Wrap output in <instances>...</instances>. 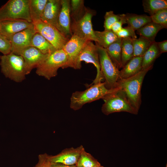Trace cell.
Listing matches in <instances>:
<instances>
[{"mask_svg":"<svg viewBox=\"0 0 167 167\" xmlns=\"http://www.w3.org/2000/svg\"><path fill=\"white\" fill-rule=\"evenodd\" d=\"M82 61L92 63L96 68V77L91 84L102 82L104 79L101 71L97 47L92 41H88L84 44L77 59L75 69L81 68Z\"/></svg>","mask_w":167,"mask_h":167,"instance_id":"cell-8","label":"cell"},{"mask_svg":"<svg viewBox=\"0 0 167 167\" xmlns=\"http://www.w3.org/2000/svg\"><path fill=\"white\" fill-rule=\"evenodd\" d=\"M122 14H115L113 11L106 12L104 16V27L105 30H111L112 25L122 17Z\"/></svg>","mask_w":167,"mask_h":167,"instance_id":"cell-32","label":"cell"},{"mask_svg":"<svg viewBox=\"0 0 167 167\" xmlns=\"http://www.w3.org/2000/svg\"><path fill=\"white\" fill-rule=\"evenodd\" d=\"M152 42L142 36H140L138 38L132 39L134 57H142Z\"/></svg>","mask_w":167,"mask_h":167,"instance_id":"cell-29","label":"cell"},{"mask_svg":"<svg viewBox=\"0 0 167 167\" xmlns=\"http://www.w3.org/2000/svg\"><path fill=\"white\" fill-rule=\"evenodd\" d=\"M31 45L44 54H50L57 50L45 38L37 32L32 37Z\"/></svg>","mask_w":167,"mask_h":167,"instance_id":"cell-19","label":"cell"},{"mask_svg":"<svg viewBox=\"0 0 167 167\" xmlns=\"http://www.w3.org/2000/svg\"><path fill=\"white\" fill-rule=\"evenodd\" d=\"M84 149L82 145L77 148H66L55 156H50L51 162L67 165H77L80 154Z\"/></svg>","mask_w":167,"mask_h":167,"instance_id":"cell-16","label":"cell"},{"mask_svg":"<svg viewBox=\"0 0 167 167\" xmlns=\"http://www.w3.org/2000/svg\"><path fill=\"white\" fill-rule=\"evenodd\" d=\"M48 0H29L30 14L32 23L41 20Z\"/></svg>","mask_w":167,"mask_h":167,"instance_id":"cell-25","label":"cell"},{"mask_svg":"<svg viewBox=\"0 0 167 167\" xmlns=\"http://www.w3.org/2000/svg\"><path fill=\"white\" fill-rule=\"evenodd\" d=\"M161 54L157 46V42H152L142 56V69L153 66L156 59Z\"/></svg>","mask_w":167,"mask_h":167,"instance_id":"cell-21","label":"cell"},{"mask_svg":"<svg viewBox=\"0 0 167 167\" xmlns=\"http://www.w3.org/2000/svg\"><path fill=\"white\" fill-rule=\"evenodd\" d=\"M150 16L152 22L167 28V8L160 10Z\"/></svg>","mask_w":167,"mask_h":167,"instance_id":"cell-31","label":"cell"},{"mask_svg":"<svg viewBox=\"0 0 167 167\" xmlns=\"http://www.w3.org/2000/svg\"><path fill=\"white\" fill-rule=\"evenodd\" d=\"M52 167H77L76 165H67L61 163H52Z\"/></svg>","mask_w":167,"mask_h":167,"instance_id":"cell-38","label":"cell"},{"mask_svg":"<svg viewBox=\"0 0 167 167\" xmlns=\"http://www.w3.org/2000/svg\"><path fill=\"white\" fill-rule=\"evenodd\" d=\"M88 41V40L72 35L64 46L62 49L66 54L68 59L66 68L70 67L75 69L78 57Z\"/></svg>","mask_w":167,"mask_h":167,"instance_id":"cell-12","label":"cell"},{"mask_svg":"<svg viewBox=\"0 0 167 167\" xmlns=\"http://www.w3.org/2000/svg\"><path fill=\"white\" fill-rule=\"evenodd\" d=\"M126 24L125 14H122L120 20L115 22L112 26L111 30L115 34L120 31L122 28L123 24Z\"/></svg>","mask_w":167,"mask_h":167,"instance_id":"cell-36","label":"cell"},{"mask_svg":"<svg viewBox=\"0 0 167 167\" xmlns=\"http://www.w3.org/2000/svg\"><path fill=\"white\" fill-rule=\"evenodd\" d=\"M11 47L9 40L0 33V52L3 55L8 54L11 52Z\"/></svg>","mask_w":167,"mask_h":167,"instance_id":"cell-34","label":"cell"},{"mask_svg":"<svg viewBox=\"0 0 167 167\" xmlns=\"http://www.w3.org/2000/svg\"><path fill=\"white\" fill-rule=\"evenodd\" d=\"M94 167H104L103 166H102L101 164H100L95 166Z\"/></svg>","mask_w":167,"mask_h":167,"instance_id":"cell-39","label":"cell"},{"mask_svg":"<svg viewBox=\"0 0 167 167\" xmlns=\"http://www.w3.org/2000/svg\"><path fill=\"white\" fill-rule=\"evenodd\" d=\"M94 32L97 40L96 43L104 49L106 48L118 38L111 30L94 31Z\"/></svg>","mask_w":167,"mask_h":167,"instance_id":"cell-23","label":"cell"},{"mask_svg":"<svg viewBox=\"0 0 167 167\" xmlns=\"http://www.w3.org/2000/svg\"><path fill=\"white\" fill-rule=\"evenodd\" d=\"M2 72L6 77L16 82H21L26 75L24 60L20 55L11 52L0 56Z\"/></svg>","mask_w":167,"mask_h":167,"instance_id":"cell-4","label":"cell"},{"mask_svg":"<svg viewBox=\"0 0 167 167\" xmlns=\"http://www.w3.org/2000/svg\"><path fill=\"white\" fill-rule=\"evenodd\" d=\"M125 14L126 24L135 31L137 30L147 24L152 22L150 16L146 15L132 13Z\"/></svg>","mask_w":167,"mask_h":167,"instance_id":"cell-20","label":"cell"},{"mask_svg":"<svg viewBox=\"0 0 167 167\" xmlns=\"http://www.w3.org/2000/svg\"><path fill=\"white\" fill-rule=\"evenodd\" d=\"M117 88L115 91L106 95L102 99L104 101L101 107L102 112L107 115L121 112L137 114L139 111L133 106L124 92Z\"/></svg>","mask_w":167,"mask_h":167,"instance_id":"cell-3","label":"cell"},{"mask_svg":"<svg viewBox=\"0 0 167 167\" xmlns=\"http://www.w3.org/2000/svg\"><path fill=\"white\" fill-rule=\"evenodd\" d=\"M122 39L118 38L108 47L105 49L112 61L119 69L122 67L121 59Z\"/></svg>","mask_w":167,"mask_h":167,"instance_id":"cell-24","label":"cell"},{"mask_svg":"<svg viewBox=\"0 0 167 167\" xmlns=\"http://www.w3.org/2000/svg\"><path fill=\"white\" fill-rule=\"evenodd\" d=\"M142 57H134L120 71L119 79H126L135 75L142 69Z\"/></svg>","mask_w":167,"mask_h":167,"instance_id":"cell-18","label":"cell"},{"mask_svg":"<svg viewBox=\"0 0 167 167\" xmlns=\"http://www.w3.org/2000/svg\"><path fill=\"white\" fill-rule=\"evenodd\" d=\"M121 59L123 67L134 57V50L132 39H122L121 44Z\"/></svg>","mask_w":167,"mask_h":167,"instance_id":"cell-26","label":"cell"},{"mask_svg":"<svg viewBox=\"0 0 167 167\" xmlns=\"http://www.w3.org/2000/svg\"><path fill=\"white\" fill-rule=\"evenodd\" d=\"M96 13L94 11L86 8L83 16L77 21H72L71 24L72 34L82 39L96 42L92 23V18Z\"/></svg>","mask_w":167,"mask_h":167,"instance_id":"cell-9","label":"cell"},{"mask_svg":"<svg viewBox=\"0 0 167 167\" xmlns=\"http://www.w3.org/2000/svg\"><path fill=\"white\" fill-rule=\"evenodd\" d=\"M67 56L62 49L56 50L48 57L36 68V74L49 80L56 76L60 68H66Z\"/></svg>","mask_w":167,"mask_h":167,"instance_id":"cell-5","label":"cell"},{"mask_svg":"<svg viewBox=\"0 0 167 167\" xmlns=\"http://www.w3.org/2000/svg\"><path fill=\"white\" fill-rule=\"evenodd\" d=\"M166 167H167V165H166Z\"/></svg>","mask_w":167,"mask_h":167,"instance_id":"cell-41","label":"cell"},{"mask_svg":"<svg viewBox=\"0 0 167 167\" xmlns=\"http://www.w3.org/2000/svg\"><path fill=\"white\" fill-rule=\"evenodd\" d=\"M100 164L96 159L84 149L80 154L77 165L83 167H94Z\"/></svg>","mask_w":167,"mask_h":167,"instance_id":"cell-30","label":"cell"},{"mask_svg":"<svg viewBox=\"0 0 167 167\" xmlns=\"http://www.w3.org/2000/svg\"><path fill=\"white\" fill-rule=\"evenodd\" d=\"M32 23L36 31L45 38L57 50L62 49L69 40L55 27L40 20Z\"/></svg>","mask_w":167,"mask_h":167,"instance_id":"cell-10","label":"cell"},{"mask_svg":"<svg viewBox=\"0 0 167 167\" xmlns=\"http://www.w3.org/2000/svg\"><path fill=\"white\" fill-rule=\"evenodd\" d=\"M164 28H165L162 25L152 21L137 30V33L153 42L155 41V39L158 32Z\"/></svg>","mask_w":167,"mask_h":167,"instance_id":"cell-22","label":"cell"},{"mask_svg":"<svg viewBox=\"0 0 167 167\" xmlns=\"http://www.w3.org/2000/svg\"><path fill=\"white\" fill-rule=\"evenodd\" d=\"M77 167H83L80 166H77Z\"/></svg>","mask_w":167,"mask_h":167,"instance_id":"cell-40","label":"cell"},{"mask_svg":"<svg viewBox=\"0 0 167 167\" xmlns=\"http://www.w3.org/2000/svg\"><path fill=\"white\" fill-rule=\"evenodd\" d=\"M96 45L101 71L105 80V86L108 89L115 88L119 80L120 71L110 59L105 49L96 44Z\"/></svg>","mask_w":167,"mask_h":167,"instance_id":"cell-7","label":"cell"},{"mask_svg":"<svg viewBox=\"0 0 167 167\" xmlns=\"http://www.w3.org/2000/svg\"><path fill=\"white\" fill-rule=\"evenodd\" d=\"M157 46L161 54L167 52V40L157 42Z\"/></svg>","mask_w":167,"mask_h":167,"instance_id":"cell-37","label":"cell"},{"mask_svg":"<svg viewBox=\"0 0 167 167\" xmlns=\"http://www.w3.org/2000/svg\"><path fill=\"white\" fill-rule=\"evenodd\" d=\"M21 56L24 61L26 75L37 67L49 54H44L36 48L29 46L20 51L17 54Z\"/></svg>","mask_w":167,"mask_h":167,"instance_id":"cell-11","label":"cell"},{"mask_svg":"<svg viewBox=\"0 0 167 167\" xmlns=\"http://www.w3.org/2000/svg\"><path fill=\"white\" fill-rule=\"evenodd\" d=\"M86 7L83 0H71L70 2V15L72 21L79 19L84 14Z\"/></svg>","mask_w":167,"mask_h":167,"instance_id":"cell-28","label":"cell"},{"mask_svg":"<svg viewBox=\"0 0 167 167\" xmlns=\"http://www.w3.org/2000/svg\"><path fill=\"white\" fill-rule=\"evenodd\" d=\"M33 27L32 23L24 19L3 20L0 22V33L9 39L15 33Z\"/></svg>","mask_w":167,"mask_h":167,"instance_id":"cell-14","label":"cell"},{"mask_svg":"<svg viewBox=\"0 0 167 167\" xmlns=\"http://www.w3.org/2000/svg\"><path fill=\"white\" fill-rule=\"evenodd\" d=\"M38 163L34 167H52V162L50 159V156L46 153L39 156Z\"/></svg>","mask_w":167,"mask_h":167,"instance_id":"cell-35","label":"cell"},{"mask_svg":"<svg viewBox=\"0 0 167 167\" xmlns=\"http://www.w3.org/2000/svg\"><path fill=\"white\" fill-rule=\"evenodd\" d=\"M36 32L33 27L13 35L9 39L11 45V52L17 55L22 50L31 46L32 37Z\"/></svg>","mask_w":167,"mask_h":167,"instance_id":"cell-13","label":"cell"},{"mask_svg":"<svg viewBox=\"0 0 167 167\" xmlns=\"http://www.w3.org/2000/svg\"><path fill=\"white\" fill-rule=\"evenodd\" d=\"M153 66L142 69L134 76L126 79H120L116 87L121 89L133 106L139 111L141 104V89L144 78Z\"/></svg>","mask_w":167,"mask_h":167,"instance_id":"cell-1","label":"cell"},{"mask_svg":"<svg viewBox=\"0 0 167 167\" xmlns=\"http://www.w3.org/2000/svg\"><path fill=\"white\" fill-rule=\"evenodd\" d=\"M29 0H9L0 8V22L22 19L32 23L29 10Z\"/></svg>","mask_w":167,"mask_h":167,"instance_id":"cell-6","label":"cell"},{"mask_svg":"<svg viewBox=\"0 0 167 167\" xmlns=\"http://www.w3.org/2000/svg\"><path fill=\"white\" fill-rule=\"evenodd\" d=\"M61 1V7L58 19L57 28L69 39L72 35L71 30L70 0Z\"/></svg>","mask_w":167,"mask_h":167,"instance_id":"cell-15","label":"cell"},{"mask_svg":"<svg viewBox=\"0 0 167 167\" xmlns=\"http://www.w3.org/2000/svg\"><path fill=\"white\" fill-rule=\"evenodd\" d=\"M117 88L108 89L104 82L91 84L85 90L72 93L70 98V108L74 110H78L87 103L102 99Z\"/></svg>","mask_w":167,"mask_h":167,"instance_id":"cell-2","label":"cell"},{"mask_svg":"<svg viewBox=\"0 0 167 167\" xmlns=\"http://www.w3.org/2000/svg\"><path fill=\"white\" fill-rule=\"evenodd\" d=\"M118 38L122 39L137 38L135 31L128 26L123 28L116 34Z\"/></svg>","mask_w":167,"mask_h":167,"instance_id":"cell-33","label":"cell"},{"mask_svg":"<svg viewBox=\"0 0 167 167\" xmlns=\"http://www.w3.org/2000/svg\"><path fill=\"white\" fill-rule=\"evenodd\" d=\"M61 2V0H48L40 20L57 28Z\"/></svg>","mask_w":167,"mask_h":167,"instance_id":"cell-17","label":"cell"},{"mask_svg":"<svg viewBox=\"0 0 167 167\" xmlns=\"http://www.w3.org/2000/svg\"><path fill=\"white\" fill-rule=\"evenodd\" d=\"M142 5L145 12L149 14L150 16L158 11L167 8L166 0H143Z\"/></svg>","mask_w":167,"mask_h":167,"instance_id":"cell-27","label":"cell"}]
</instances>
